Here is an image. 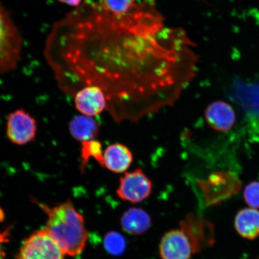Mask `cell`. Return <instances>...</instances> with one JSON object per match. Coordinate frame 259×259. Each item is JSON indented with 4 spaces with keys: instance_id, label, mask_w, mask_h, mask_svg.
I'll list each match as a JSON object with an SVG mask.
<instances>
[{
    "instance_id": "cell-13",
    "label": "cell",
    "mask_w": 259,
    "mask_h": 259,
    "mask_svg": "<svg viewBox=\"0 0 259 259\" xmlns=\"http://www.w3.org/2000/svg\"><path fill=\"white\" fill-rule=\"evenodd\" d=\"M80 157V169L82 172L85 170L90 158H92L95 159L100 166L104 167L102 145L97 139L81 142Z\"/></svg>"
},
{
    "instance_id": "cell-5",
    "label": "cell",
    "mask_w": 259,
    "mask_h": 259,
    "mask_svg": "<svg viewBox=\"0 0 259 259\" xmlns=\"http://www.w3.org/2000/svg\"><path fill=\"white\" fill-rule=\"evenodd\" d=\"M37 123L30 113L18 109L9 113L6 122V134L12 143L25 145L34 142L36 137Z\"/></svg>"
},
{
    "instance_id": "cell-1",
    "label": "cell",
    "mask_w": 259,
    "mask_h": 259,
    "mask_svg": "<svg viewBox=\"0 0 259 259\" xmlns=\"http://www.w3.org/2000/svg\"><path fill=\"white\" fill-rule=\"evenodd\" d=\"M46 213V229L65 255L76 256L83 250L89 239L85 220L70 200L51 207L32 200Z\"/></svg>"
},
{
    "instance_id": "cell-11",
    "label": "cell",
    "mask_w": 259,
    "mask_h": 259,
    "mask_svg": "<svg viewBox=\"0 0 259 259\" xmlns=\"http://www.w3.org/2000/svg\"><path fill=\"white\" fill-rule=\"evenodd\" d=\"M151 225L150 216L141 208H132L128 209L121 219L122 229L133 235L144 234L150 229Z\"/></svg>"
},
{
    "instance_id": "cell-9",
    "label": "cell",
    "mask_w": 259,
    "mask_h": 259,
    "mask_svg": "<svg viewBox=\"0 0 259 259\" xmlns=\"http://www.w3.org/2000/svg\"><path fill=\"white\" fill-rule=\"evenodd\" d=\"M134 160L132 151L124 145L115 143L109 145L103 151L104 167L116 174L124 173Z\"/></svg>"
},
{
    "instance_id": "cell-3",
    "label": "cell",
    "mask_w": 259,
    "mask_h": 259,
    "mask_svg": "<svg viewBox=\"0 0 259 259\" xmlns=\"http://www.w3.org/2000/svg\"><path fill=\"white\" fill-rule=\"evenodd\" d=\"M64 252L46 228L25 239L16 259H64Z\"/></svg>"
},
{
    "instance_id": "cell-12",
    "label": "cell",
    "mask_w": 259,
    "mask_h": 259,
    "mask_svg": "<svg viewBox=\"0 0 259 259\" xmlns=\"http://www.w3.org/2000/svg\"><path fill=\"white\" fill-rule=\"evenodd\" d=\"M236 231L243 238L254 239L259 236V211L254 208H245L236 215Z\"/></svg>"
},
{
    "instance_id": "cell-18",
    "label": "cell",
    "mask_w": 259,
    "mask_h": 259,
    "mask_svg": "<svg viewBox=\"0 0 259 259\" xmlns=\"http://www.w3.org/2000/svg\"><path fill=\"white\" fill-rule=\"evenodd\" d=\"M58 1L71 6H78L82 0H58Z\"/></svg>"
},
{
    "instance_id": "cell-19",
    "label": "cell",
    "mask_w": 259,
    "mask_h": 259,
    "mask_svg": "<svg viewBox=\"0 0 259 259\" xmlns=\"http://www.w3.org/2000/svg\"><path fill=\"white\" fill-rule=\"evenodd\" d=\"M5 219V214L4 212H3V210L0 208V222L3 221V220Z\"/></svg>"
},
{
    "instance_id": "cell-4",
    "label": "cell",
    "mask_w": 259,
    "mask_h": 259,
    "mask_svg": "<svg viewBox=\"0 0 259 259\" xmlns=\"http://www.w3.org/2000/svg\"><path fill=\"white\" fill-rule=\"evenodd\" d=\"M153 182L141 168L125 171L119 179L116 194L124 201L134 204L147 199L152 193Z\"/></svg>"
},
{
    "instance_id": "cell-17",
    "label": "cell",
    "mask_w": 259,
    "mask_h": 259,
    "mask_svg": "<svg viewBox=\"0 0 259 259\" xmlns=\"http://www.w3.org/2000/svg\"><path fill=\"white\" fill-rule=\"evenodd\" d=\"M8 232L9 230H7V231L2 233V234H0V253H1V245L3 242H5L8 240Z\"/></svg>"
},
{
    "instance_id": "cell-15",
    "label": "cell",
    "mask_w": 259,
    "mask_h": 259,
    "mask_svg": "<svg viewBox=\"0 0 259 259\" xmlns=\"http://www.w3.org/2000/svg\"><path fill=\"white\" fill-rule=\"evenodd\" d=\"M102 8L116 15L128 14L135 8V0H100Z\"/></svg>"
},
{
    "instance_id": "cell-14",
    "label": "cell",
    "mask_w": 259,
    "mask_h": 259,
    "mask_svg": "<svg viewBox=\"0 0 259 259\" xmlns=\"http://www.w3.org/2000/svg\"><path fill=\"white\" fill-rule=\"evenodd\" d=\"M105 247L110 254L119 255L124 253L126 248L125 239L116 232H110L105 236Z\"/></svg>"
},
{
    "instance_id": "cell-7",
    "label": "cell",
    "mask_w": 259,
    "mask_h": 259,
    "mask_svg": "<svg viewBox=\"0 0 259 259\" xmlns=\"http://www.w3.org/2000/svg\"><path fill=\"white\" fill-rule=\"evenodd\" d=\"M74 106L80 114L96 116L106 111L108 100L103 90L95 85H86L74 96Z\"/></svg>"
},
{
    "instance_id": "cell-16",
    "label": "cell",
    "mask_w": 259,
    "mask_h": 259,
    "mask_svg": "<svg viewBox=\"0 0 259 259\" xmlns=\"http://www.w3.org/2000/svg\"><path fill=\"white\" fill-rule=\"evenodd\" d=\"M245 201L251 208H259V182L254 181L246 186L244 192Z\"/></svg>"
},
{
    "instance_id": "cell-8",
    "label": "cell",
    "mask_w": 259,
    "mask_h": 259,
    "mask_svg": "<svg viewBox=\"0 0 259 259\" xmlns=\"http://www.w3.org/2000/svg\"><path fill=\"white\" fill-rule=\"evenodd\" d=\"M205 117L209 127L220 132L229 131L236 121L235 112L232 106L220 100L210 103L206 107Z\"/></svg>"
},
{
    "instance_id": "cell-2",
    "label": "cell",
    "mask_w": 259,
    "mask_h": 259,
    "mask_svg": "<svg viewBox=\"0 0 259 259\" xmlns=\"http://www.w3.org/2000/svg\"><path fill=\"white\" fill-rule=\"evenodd\" d=\"M21 34L0 3V75L15 70L20 61Z\"/></svg>"
},
{
    "instance_id": "cell-6",
    "label": "cell",
    "mask_w": 259,
    "mask_h": 259,
    "mask_svg": "<svg viewBox=\"0 0 259 259\" xmlns=\"http://www.w3.org/2000/svg\"><path fill=\"white\" fill-rule=\"evenodd\" d=\"M159 252L162 259H190L197 250L192 238L181 228L168 232L163 236Z\"/></svg>"
},
{
    "instance_id": "cell-10",
    "label": "cell",
    "mask_w": 259,
    "mask_h": 259,
    "mask_svg": "<svg viewBox=\"0 0 259 259\" xmlns=\"http://www.w3.org/2000/svg\"><path fill=\"white\" fill-rule=\"evenodd\" d=\"M100 125L96 119L80 114L74 116L69 124L70 134L76 141L82 142L95 140L98 137Z\"/></svg>"
}]
</instances>
